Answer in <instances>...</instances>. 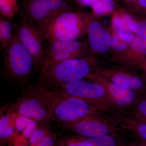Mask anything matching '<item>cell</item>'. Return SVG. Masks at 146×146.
Listing matches in <instances>:
<instances>
[{
    "label": "cell",
    "mask_w": 146,
    "mask_h": 146,
    "mask_svg": "<svg viewBox=\"0 0 146 146\" xmlns=\"http://www.w3.org/2000/svg\"><path fill=\"white\" fill-rule=\"evenodd\" d=\"M44 48L46 63H55L77 58L82 52L83 45L76 40H57L47 42Z\"/></svg>",
    "instance_id": "8fae6325"
},
{
    "label": "cell",
    "mask_w": 146,
    "mask_h": 146,
    "mask_svg": "<svg viewBox=\"0 0 146 146\" xmlns=\"http://www.w3.org/2000/svg\"><path fill=\"white\" fill-rule=\"evenodd\" d=\"M126 146H139L137 144L134 143H131V142H129L127 141V142Z\"/></svg>",
    "instance_id": "4dcf8cb0"
},
{
    "label": "cell",
    "mask_w": 146,
    "mask_h": 146,
    "mask_svg": "<svg viewBox=\"0 0 146 146\" xmlns=\"http://www.w3.org/2000/svg\"><path fill=\"white\" fill-rule=\"evenodd\" d=\"M98 0H75L78 4L84 7H91Z\"/></svg>",
    "instance_id": "f1b7e54d"
},
{
    "label": "cell",
    "mask_w": 146,
    "mask_h": 146,
    "mask_svg": "<svg viewBox=\"0 0 146 146\" xmlns=\"http://www.w3.org/2000/svg\"><path fill=\"white\" fill-rule=\"evenodd\" d=\"M109 74L110 82L123 88L136 91L146 98V84L141 78L121 72H114Z\"/></svg>",
    "instance_id": "4fadbf2b"
},
{
    "label": "cell",
    "mask_w": 146,
    "mask_h": 146,
    "mask_svg": "<svg viewBox=\"0 0 146 146\" xmlns=\"http://www.w3.org/2000/svg\"><path fill=\"white\" fill-rule=\"evenodd\" d=\"M86 139L88 146H126L127 142L120 133Z\"/></svg>",
    "instance_id": "e0dca14e"
},
{
    "label": "cell",
    "mask_w": 146,
    "mask_h": 146,
    "mask_svg": "<svg viewBox=\"0 0 146 146\" xmlns=\"http://www.w3.org/2000/svg\"><path fill=\"white\" fill-rule=\"evenodd\" d=\"M4 65L7 77L20 83L27 81L34 68L33 59L21 43L16 28L12 42L4 50Z\"/></svg>",
    "instance_id": "5b68a950"
},
{
    "label": "cell",
    "mask_w": 146,
    "mask_h": 146,
    "mask_svg": "<svg viewBox=\"0 0 146 146\" xmlns=\"http://www.w3.org/2000/svg\"><path fill=\"white\" fill-rule=\"evenodd\" d=\"M49 132L48 131L42 129H35L31 137V143L36 146Z\"/></svg>",
    "instance_id": "cb8c5ba5"
},
{
    "label": "cell",
    "mask_w": 146,
    "mask_h": 146,
    "mask_svg": "<svg viewBox=\"0 0 146 146\" xmlns=\"http://www.w3.org/2000/svg\"><path fill=\"white\" fill-rule=\"evenodd\" d=\"M16 24L12 20L1 15L0 16V48L4 50L13 40Z\"/></svg>",
    "instance_id": "2e32d148"
},
{
    "label": "cell",
    "mask_w": 146,
    "mask_h": 146,
    "mask_svg": "<svg viewBox=\"0 0 146 146\" xmlns=\"http://www.w3.org/2000/svg\"><path fill=\"white\" fill-rule=\"evenodd\" d=\"M131 47L138 52L146 55V38L137 36L130 43Z\"/></svg>",
    "instance_id": "7402d4cb"
},
{
    "label": "cell",
    "mask_w": 146,
    "mask_h": 146,
    "mask_svg": "<svg viewBox=\"0 0 146 146\" xmlns=\"http://www.w3.org/2000/svg\"><path fill=\"white\" fill-rule=\"evenodd\" d=\"M63 141L65 146H88L86 138L82 137H80L78 139L66 138Z\"/></svg>",
    "instance_id": "484cf974"
},
{
    "label": "cell",
    "mask_w": 146,
    "mask_h": 146,
    "mask_svg": "<svg viewBox=\"0 0 146 146\" xmlns=\"http://www.w3.org/2000/svg\"><path fill=\"white\" fill-rule=\"evenodd\" d=\"M16 24L20 41L32 58L35 70L39 73L46 61L44 40L40 31L22 13Z\"/></svg>",
    "instance_id": "52a82bcc"
},
{
    "label": "cell",
    "mask_w": 146,
    "mask_h": 146,
    "mask_svg": "<svg viewBox=\"0 0 146 146\" xmlns=\"http://www.w3.org/2000/svg\"><path fill=\"white\" fill-rule=\"evenodd\" d=\"M70 7L69 0H24L21 13L39 27L56 13Z\"/></svg>",
    "instance_id": "9c48e42d"
},
{
    "label": "cell",
    "mask_w": 146,
    "mask_h": 146,
    "mask_svg": "<svg viewBox=\"0 0 146 146\" xmlns=\"http://www.w3.org/2000/svg\"><path fill=\"white\" fill-rule=\"evenodd\" d=\"M110 46L113 49L117 51L123 50L127 48L126 44L120 39L117 34L111 37Z\"/></svg>",
    "instance_id": "d4e9b609"
},
{
    "label": "cell",
    "mask_w": 146,
    "mask_h": 146,
    "mask_svg": "<svg viewBox=\"0 0 146 146\" xmlns=\"http://www.w3.org/2000/svg\"><path fill=\"white\" fill-rule=\"evenodd\" d=\"M72 9L71 7L63 9L41 26L37 27L44 41L75 40L80 36L83 25L82 15Z\"/></svg>",
    "instance_id": "3957f363"
},
{
    "label": "cell",
    "mask_w": 146,
    "mask_h": 146,
    "mask_svg": "<svg viewBox=\"0 0 146 146\" xmlns=\"http://www.w3.org/2000/svg\"><path fill=\"white\" fill-rule=\"evenodd\" d=\"M16 115L8 110L7 114L1 116L0 119V138L1 144L14 143L16 134L13 130Z\"/></svg>",
    "instance_id": "9a60e30c"
},
{
    "label": "cell",
    "mask_w": 146,
    "mask_h": 146,
    "mask_svg": "<svg viewBox=\"0 0 146 146\" xmlns=\"http://www.w3.org/2000/svg\"><path fill=\"white\" fill-rule=\"evenodd\" d=\"M139 4L142 7L146 9V0H138Z\"/></svg>",
    "instance_id": "f546056e"
},
{
    "label": "cell",
    "mask_w": 146,
    "mask_h": 146,
    "mask_svg": "<svg viewBox=\"0 0 146 146\" xmlns=\"http://www.w3.org/2000/svg\"><path fill=\"white\" fill-rule=\"evenodd\" d=\"M86 77L104 86L110 98L121 113L128 112L144 98L136 91L118 86L98 76L90 74Z\"/></svg>",
    "instance_id": "30bf717a"
},
{
    "label": "cell",
    "mask_w": 146,
    "mask_h": 146,
    "mask_svg": "<svg viewBox=\"0 0 146 146\" xmlns=\"http://www.w3.org/2000/svg\"><path fill=\"white\" fill-rule=\"evenodd\" d=\"M56 136L49 132L35 146H54Z\"/></svg>",
    "instance_id": "83f0119b"
},
{
    "label": "cell",
    "mask_w": 146,
    "mask_h": 146,
    "mask_svg": "<svg viewBox=\"0 0 146 146\" xmlns=\"http://www.w3.org/2000/svg\"><path fill=\"white\" fill-rule=\"evenodd\" d=\"M94 13L98 16L111 13L115 8L113 0H98L91 7Z\"/></svg>",
    "instance_id": "ffe728a7"
},
{
    "label": "cell",
    "mask_w": 146,
    "mask_h": 146,
    "mask_svg": "<svg viewBox=\"0 0 146 146\" xmlns=\"http://www.w3.org/2000/svg\"><path fill=\"white\" fill-rule=\"evenodd\" d=\"M8 146H16L14 143H9Z\"/></svg>",
    "instance_id": "d6a6232c"
},
{
    "label": "cell",
    "mask_w": 146,
    "mask_h": 146,
    "mask_svg": "<svg viewBox=\"0 0 146 146\" xmlns=\"http://www.w3.org/2000/svg\"><path fill=\"white\" fill-rule=\"evenodd\" d=\"M131 30L135 33L138 36L146 38V20L133 23Z\"/></svg>",
    "instance_id": "603a6c76"
},
{
    "label": "cell",
    "mask_w": 146,
    "mask_h": 146,
    "mask_svg": "<svg viewBox=\"0 0 146 146\" xmlns=\"http://www.w3.org/2000/svg\"><path fill=\"white\" fill-rule=\"evenodd\" d=\"M19 9L17 0H0L1 15L8 19L12 20Z\"/></svg>",
    "instance_id": "d6986e66"
},
{
    "label": "cell",
    "mask_w": 146,
    "mask_h": 146,
    "mask_svg": "<svg viewBox=\"0 0 146 146\" xmlns=\"http://www.w3.org/2000/svg\"><path fill=\"white\" fill-rule=\"evenodd\" d=\"M25 92L9 110L16 117L30 119L42 123L56 121L40 99L25 89Z\"/></svg>",
    "instance_id": "ba28073f"
},
{
    "label": "cell",
    "mask_w": 146,
    "mask_h": 146,
    "mask_svg": "<svg viewBox=\"0 0 146 146\" xmlns=\"http://www.w3.org/2000/svg\"><path fill=\"white\" fill-rule=\"evenodd\" d=\"M110 117L120 128L129 132L139 140L146 142V124L136 122L121 112L110 115Z\"/></svg>",
    "instance_id": "5bb4252c"
},
{
    "label": "cell",
    "mask_w": 146,
    "mask_h": 146,
    "mask_svg": "<svg viewBox=\"0 0 146 146\" xmlns=\"http://www.w3.org/2000/svg\"><path fill=\"white\" fill-rule=\"evenodd\" d=\"M103 113L86 115L72 121L63 123L62 126L65 130L85 138L120 133L119 127L109 116H104Z\"/></svg>",
    "instance_id": "8992f818"
},
{
    "label": "cell",
    "mask_w": 146,
    "mask_h": 146,
    "mask_svg": "<svg viewBox=\"0 0 146 146\" xmlns=\"http://www.w3.org/2000/svg\"><path fill=\"white\" fill-rule=\"evenodd\" d=\"M58 146H65V144L64 143L63 141H60V143H59V145Z\"/></svg>",
    "instance_id": "1f68e13d"
},
{
    "label": "cell",
    "mask_w": 146,
    "mask_h": 146,
    "mask_svg": "<svg viewBox=\"0 0 146 146\" xmlns=\"http://www.w3.org/2000/svg\"><path fill=\"white\" fill-rule=\"evenodd\" d=\"M21 83L25 89L44 103L56 121L69 122L86 115L104 113L94 106L60 91L50 90L27 81Z\"/></svg>",
    "instance_id": "6da1fadb"
},
{
    "label": "cell",
    "mask_w": 146,
    "mask_h": 146,
    "mask_svg": "<svg viewBox=\"0 0 146 146\" xmlns=\"http://www.w3.org/2000/svg\"><path fill=\"white\" fill-rule=\"evenodd\" d=\"M134 23L129 15L123 14L115 15L112 19V25L117 31H119L124 29L130 30Z\"/></svg>",
    "instance_id": "44dd1931"
},
{
    "label": "cell",
    "mask_w": 146,
    "mask_h": 146,
    "mask_svg": "<svg viewBox=\"0 0 146 146\" xmlns=\"http://www.w3.org/2000/svg\"><path fill=\"white\" fill-rule=\"evenodd\" d=\"M124 114L136 122L146 124V98H143L130 110Z\"/></svg>",
    "instance_id": "ac0fdd59"
},
{
    "label": "cell",
    "mask_w": 146,
    "mask_h": 146,
    "mask_svg": "<svg viewBox=\"0 0 146 146\" xmlns=\"http://www.w3.org/2000/svg\"><path fill=\"white\" fill-rule=\"evenodd\" d=\"M117 34L120 39L124 42H131L135 38L131 31L127 29L121 30Z\"/></svg>",
    "instance_id": "4316f807"
},
{
    "label": "cell",
    "mask_w": 146,
    "mask_h": 146,
    "mask_svg": "<svg viewBox=\"0 0 146 146\" xmlns=\"http://www.w3.org/2000/svg\"><path fill=\"white\" fill-rule=\"evenodd\" d=\"M88 41L91 49L97 52L104 53L109 49L111 37L97 21H92L88 25Z\"/></svg>",
    "instance_id": "7c38bea8"
},
{
    "label": "cell",
    "mask_w": 146,
    "mask_h": 146,
    "mask_svg": "<svg viewBox=\"0 0 146 146\" xmlns=\"http://www.w3.org/2000/svg\"><path fill=\"white\" fill-rule=\"evenodd\" d=\"M126 1H136V0H126Z\"/></svg>",
    "instance_id": "836d02e7"
},
{
    "label": "cell",
    "mask_w": 146,
    "mask_h": 146,
    "mask_svg": "<svg viewBox=\"0 0 146 146\" xmlns=\"http://www.w3.org/2000/svg\"><path fill=\"white\" fill-rule=\"evenodd\" d=\"M90 61L83 58H72L55 63H46L39 72L38 84L56 91L65 84L81 80L91 74Z\"/></svg>",
    "instance_id": "7a4b0ae2"
},
{
    "label": "cell",
    "mask_w": 146,
    "mask_h": 146,
    "mask_svg": "<svg viewBox=\"0 0 146 146\" xmlns=\"http://www.w3.org/2000/svg\"><path fill=\"white\" fill-rule=\"evenodd\" d=\"M56 91L82 100L109 115L119 112L104 86L97 82L78 80L65 84Z\"/></svg>",
    "instance_id": "277c9868"
}]
</instances>
